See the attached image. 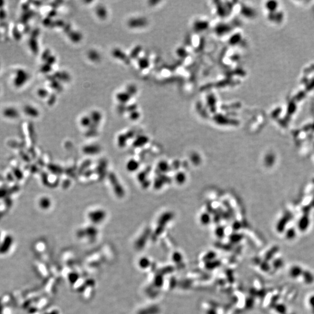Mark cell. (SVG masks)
Wrapping results in <instances>:
<instances>
[{"label":"cell","mask_w":314,"mask_h":314,"mask_svg":"<svg viewBox=\"0 0 314 314\" xmlns=\"http://www.w3.org/2000/svg\"><path fill=\"white\" fill-rule=\"evenodd\" d=\"M304 270L303 268L300 265H294L290 268L288 275L291 279H298L301 278Z\"/></svg>","instance_id":"2"},{"label":"cell","mask_w":314,"mask_h":314,"mask_svg":"<svg viewBox=\"0 0 314 314\" xmlns=\"http://www.w3.org/2000/svg\"><path fill=\"white\" fill-rule=\"evenodd\" d=\"M13 244V238L11 236H7L0 244V254H5L8 253Z\"/></svg>","instance_id":"3"},{"label":"cell","mask_w":314,"mask_h":314,"mask_svg":"<svg viewBox=\"0 0 314 314\" xmlns=\"http://www.w3.org/2000/svg\"><path fill=\"white\" fill-rule=\"evenodd\" d=\"M139 168V163L134 160L131 159L130 160L129 162H128L126 164V169L129 172H134L136 171Z\"/></svg>","instance_id":"7"},{"label":"cell","mask_w":314,"mask_h":314,"mask_svg":"<svg viewBox=\"0 0 314 314\" xmlns=\"http://www.w3.org/2000/svg\"><path fill=\"white\" fill-rule=\"evenodd\" d=\"M276 312L279 314H286L287 308L283 304H279L275 308Z\"/></svg>","instance_id":"9"},{"label":"cell","mask_w":314,"mask_h":314,"mask_svg":"<svg viewBox=\"0 0 314 314\" xmlns=\"http://www.w3.org/2000/svg\"><path fill=\"white\" fill-rule=\"evenodd\" d=\"M106 213L104 210L97 209L90 212L88 215V218L93 223H100L103 222L106 218Z\"/></svg>","instance_id":"1"},{"label":"cell","mask_w":314,"mask_h":314,"mask_svg":"<svg viewBox=\"0 0 314 314\" xmlns=\"http://www.w3.org/2000/svg\"><path fill=\"white\" fill-rule=\"evenodd\" d=\"M301 278L305 285H310L314 282V275L313 273L307 269L304 270Z\"/></svg>","instance_id":"4"},{"label":"cell","mask_w":314,"mask_h":314,"mask_svg":"<svg viewBox=\"0 0 314 314\" xmlns=\"http://www.w3.org/2000/svg\"><path fill=\"white\" fill-rule=\"evenodd\" d=\"M113 179H114V181L112 180V184L113 186V190H115V192L117 195H119V197L123 196V191L122 186H118V185H120V183L118 182L115 176L113 177Z\"/></svg>","instance_id":"6"},{"label":"cell","mask_w":314,"mask_h":314,"mask_svg":"<svg viewBox=\"0 0 314 314\" xmlns=\"http://www.w3.org/2000/svg\"><path fill=\"white\" fill-rule=\"evenodd\" d=\"M84 151L88 154H96V153L99 152L100 149L96 146H90L86 147L84 149Z\"/></svg>","instance_id":"8"},{"label":"cell","mask_w":314,"mask_h":314,"mask_svg":"<svg viewBox=\"0 0 314 314\" xmlns=\"http://www.w3.org/2000/svg\"><path fill=\"white\" fill-rule=\"evenodd\" d=\"M7 194V190L4 188L0 189V199L4 198Z\"/></svg>","instance_id":"11"},{"label":"cell","mask_w":314,"mask_h":314,"mask_svg":"<svg viewBox=\"0 0 314 314\" xmlns=\"http://www.w3.org/2000/svg\"><path fill=\"white\" fill-rule=\"evenodd\" d=\"M38 205L42 209H48L51 205V201L49 198L47 197H43L39 200Z\"/></svg>","instance_id":"5"},{"label":"cell","mask_w":314,"mask_h":314,"mask_svg":"<svg viewBox=\"0 0 314 314\" xmlns=\"http://www.w3.org/2000/svg\"><path fill=\"white\" fill-rule=\"evenodd\" d=\"M307 303L312 314H314V294H312L308 297Z\"/></svg>","instance_id":"10"}]
</instances>
